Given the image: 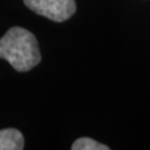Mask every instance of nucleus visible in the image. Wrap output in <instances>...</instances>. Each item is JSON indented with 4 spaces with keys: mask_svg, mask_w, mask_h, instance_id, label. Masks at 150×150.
I'll list each match as a JSON object with an SVG mask.
<instances>
[{
    "mask_svg": "<svg viewBox=\"0 0 150 150\" xmlns=\"http://www.w3.org/2000/svg\"><path fill=\"white\" fill-rule=\"evenodd\" d=\"M24 4L34 13L56 23L68 20L76 10L74 0H24Z\"/></svg>",
    "mask_w": 150,
    "mask_h": 150,
    "instance_id": "f03ea898",
    "label": "nucleus"
},
{
    "mask_svg": "<svg viewBox=\"0 0 150 150\" xmlns=\"http://www.w3.org/2000/svg\"><path fill=\"white\" fill-rule=\"evenodd\" d=\"M73 150H109V146L100 144L90 138H80L71 145Z\"/></svg>",
    "mask_w": 150,
    "mask_h": 150,
    "instance_id": "20e7f679",
    "label": "nucleus"
},
{
    "mask_svg": "<svg viewBox=\"0 0 150 150\" xmlns=\"http://www.w3.org/2000/svg\"><path fill=\"white\" fill-rule=\"evenodd\" d=\"M0 58L18 71H29L41 60L36 38L24 28L9 29L0 39Z\"/></svg>",
    "mask_w": 150,
    "mask_h": 150,
    "instance_id": "f257e3e1",
    "label": "nucleus"
},
{
    "mask_svg": "<svg viewBox=\"0 0 150 150\" xmlns=\"http://www.w3.org/2000/svg\"><path fill=\"white\" fill-rule=\"evenodd\" d=\"M24 148L23 134L16 129L0 130V150H21Z\"/></svg>",
    "mask_w": 150,
    "mask_h": 150,
    "instance_id": "7ed1b4c3",
    "label": "nucleus"
}]
</instances>
